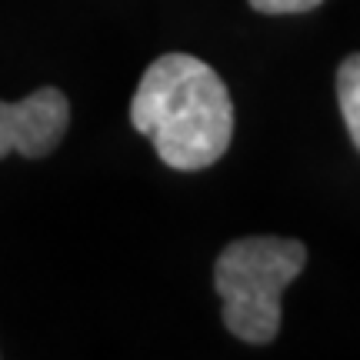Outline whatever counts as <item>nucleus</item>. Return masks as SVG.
Here are the masks:
<instances>
[{
    "mask_svg": "<svg viewBox=\"0 0 360 360\" xmlns=\"http://www.w3.org/2000/svg\"><path fill=\"white\" fill-rule=\"evenodd\" d=\"M70 103L57 87H40L17 103L0 101V157H44L64 141Z\"/></svg>",
    "mask_w": 360,
    "mask_h": 360,
    "instance_id": "nucleus-3",
    "label": "nucleus"
},
{
    "mask_svg": "<svg viewBox=\"0 0 360 360\" xmlns=\"http://www.w3.org/2000/svg\"><path fill=\"white\" fill-rule=\"evenodd\" d=\"M130 124L154 141L167 167L204 170L231 147L233 103L210 64L191 53H164L143 70Z\"/></svg>",
    "mask_w": 360,
    "mask_h": 360,
    "instance_id": "nucleus-1",
    "label": "nucleus"
},
{
    "mask_svg": "<svg viewBox=\"0 0 360 360\" xmlns=\"http://www.w3.org/2000/svg\"><path fill=\"white\" fill-rule=\"evenodd\" d=\"M307 267V247L290 237H240L217 257L214 283L224 323L247 344H270L281 330V294Z\"/></svg>",
    "mask_w": 360,
    "mask_h": 360,
    "instance_id": "nucleus-2",
    "label": "nucleus"
},
{
    "mask_svg": "<svg viewBox=\"0 0 360 360\" xmlns=\"http://www.w3.org/2000/svg\"><path fill=\"white\" fill-rule=\"evenodd\" d=\"M250 7L260 13H307L321 7V0H250Z\"/></svg>",
    "mask_w": 360,
    "mask_h": 360,
    "instance_id": "nucleus-5",
    "label": "nucleus"
},
{
    "mask_svg": "<svg viewBox=\"0 0 360 360\" xmlns=\"http://www.w3.org/2000/svg\"><path fill=\"white\" fill-rule=\"evenodd\" d=\"M337 101L354 147L360 150V53H350L337 70Z\"/></svg>",
    "mask_w": 360,
    "mask_h": 360,
    "instance_id": "nucleus-4",
    "label": "nucleus"
}]
</instances>
